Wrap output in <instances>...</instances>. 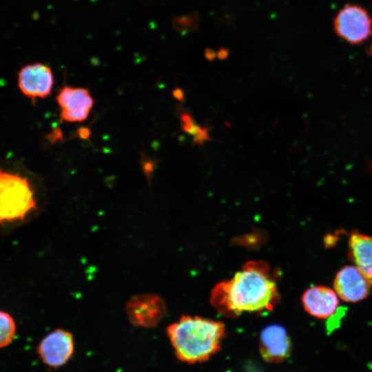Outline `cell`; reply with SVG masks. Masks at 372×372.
<instances>
[{"instance_id":"obj_1","label":"cell","mask_w":372,"mask_h":372,"mask_svg":"<svg viewBox=\"0 0 372 372\" xmlns=\"http://www.w3.org/2000/svg\"><path fill=\"white\" fill-rule=\"evenodd\" d=\"M278 300V288L267 265L250 261L228 280L219 282L211 296L212 305L223 315L271 309Z\"/></svg>"},{"instance_id":"obj_2","label":"cell","mask_w":372,"mask_h":372,"mask_svg":"<svg viewBox=\"0 0 372 372\" xmlns=\"http://www.w3.org/2000/svg\"><path fill=\"white\" fill-rule=\"evenodd\" d=\"M166 331L177 358L188 364L206 361L216 353L225 335L223 322L197 316H182Z\"/></svg>"},{"instance_id":"obj_3","label":"cell","mask_w":372,"mask_h":372,"mask_svg":"<svg viewBox=\"0 0 372 372\" xmlns=\"http://www.w3.org/2000/svg\"><path fill=\"white\" fill-rule=\"evenodd\" d=\"M39 209L36 180L19 165L0 163V229H14Z\"/></svg>"},{"instance_id":"obj_4","label":"cell","mask_w":372,"mask_h":372,"mask_svg":"<svg viewBox=\"0 0 372 372\" xmlns=\"http://www.w3.org/2000/svg\"><path fill=\"white\" fill-rule=\"evenodd\" d=\"M335 34L351 45H359L372 33V19L369 12L361 6L347 4L333 19Z\"/></svg>"},{"instance_id":"obj_5","label":"cell","mask_w":372,"mask_h":372,"mask_svg":"<svg viewBox=\"0 0 372 372\" xmlns=\"http://www.w3.org/2000/svg\"><path fill=\"white\" fill-rule=\"evenodd\" d=\"M167 306L159 295L153 293L134 296L125 305V313L134 326L154 328L165 316Z\"/></svg>"},{"instance_id":"obj_6","label":"cell","mask_w":372,"mask_h":372,"mask_svg":"<svg viewBox=\"0 0 372 372\" xmlns=\"http://www.w3.org/2000/svg\"><path fill=\"white\" fill-rule=\"evenodd\" d=\"M75 349L71 332L56 329L47 334L39 342L37 352L43 364L53 369L66 364L72 358Z\"/></svg>"},{"instance_id":"obj_7","label":"cell","mask_w":372,"mask_h":372,"mask_svg":"<svg viewBox=\"0 0 372 372\" xmlns=\"http://www.w3.org/2000/svg\"><path fill=\"white\" fill-rule=\"evenodd\" d=\"M333 285L340 299L346 302L356 303L369 296L372 280L366 277L357 267L345 265L336 273Z\"/></svg>"},{"instance_id":"obj_8","label":"cell","mask_w":372,"mask_h":372,"mask_svg":"<svg viewBox=\"0 0 372 372\" xmlns=\"http://www.w3.org/2000/svg\"><path fill=\"white\" fill-rule=\"evenodd\" d=\"M17 84L21 92L33 102L46 98L54 85L52 70L41 63L25 65L17 74Z\"/></svg>"},{"instance_id":"obj_9","label":"cell","mask_w":372,"mask_h":372,"mask_svg":"<svg viewBox=\"0 0 372 372\" xmlns=\"http://www.w3.org/2000/svg\"><path fill=\"white\" fill-rule=\"evenodd\" d=\"M61 107V118L68 122L85 121L92 109L94 101L87 89L63 87L56 96Z\"/></svg>"},{"instance_id":"obj_10","label":"cell","mask_w":372,"mask_h":372,"mask_svg":"<svg viewBox=\"0 0 372 372\" xmlns=\"http://www.w3.org/2000/svg\"><path fill=\"white\" fill-rule=\"evenodd\" d=\"M301 302L305 311L318 319H330L339 310L338 294L327 286L315 285L307 289Z\"/></svg>"},{"instance_id":"obj_11","label":"cell","mask_w":372,"mask_h":372,"mask_svg":"<svg viewBox=\"0 0 372 372\" xmlns=\"http://www.w3.org/2000/svg\"><path fill=\"white\" fill-rule=\"evenodd\" d=\"M260 350L262 358L277 363L289 357L291 342L285 329L277 324L265 327L260 336Z\"/></svg>"},{"instance_id":"obj_12","label":"cell","mask_w":372,"mask_h":372,"mask_svg":"<svg viewBox=\"0 0 372 372\" xmlns=\"http://www.w3.org/2000/svg\"><path fill=\"white\" fill-rule=\"evenodd\" d=\"M347 255L355 266L372 280V236L356 229L351 231Z\"/></svg>"},{"instance_id":"obj_13","label":"cell","mask_w":372,"mask_h":372,"mask_svg":"<svg viewBox=\"0 0 372 372\" xmlns=\"http://www.w3.org/2000/svg\"><path fill=\"white\" fill-rule=\"evenodd\" d=\"M16 333V323L12 316L0 310V349L8 346Z\"/></svg>"},{"instance_id":"obj_14","label":"cell","mask_w":372,"mask_h":372,"mask_svg":"<svg viewBox=\"0 0 372 372\" xmlns=\"http://www.w3.org/2000/svg\"><path fill=\"white\" fill-rule=\"evenodd\" d=\"M174 25L180 32L187 33L198 30L199 14L197 12L174 19Z\"/></svg>"},{"instance_id":"obj_15","label":"cell","mask_w":372,"mask_h":372,"mask_svg":"<svg viewBox=\"0 0 372 372\" xmlns=\"http://www.w3.org/2000/svg\"><path fill=\"white\" fill-rule=\"evenodd\" d=\"M180 118L181 121V127L183 131L194 136L199 130L200 127L195 123L193 118L189 113H183L180 115Z\"/></svg>"},{"instance_id":"obj_16","label":"cell","mask_w":372,"mask_h":372,"mask_svg":"<svg viewBox=\"0 0 372 372\" xmlns=\"http://www.w3.org/2000/svg\"><path fill=\"white\" fill-rule=\"evenodd\" d=\"M209 128L207 127H200L197 133L193 136L194 145H203L204 142L210 141Z\"/></svg>"},{"instance_id":"obj_17","label":"cell","mask_w":372,"mask_h":372,"mask_svg":"<svg viewBox=\"0 0 372 372\" xmlns=\"http://www.w3.org/2000/svg\"><path fill=\"white\" fill-rule=\"evenodd\" d=\"M154 167V163L150 159L145 160L143 162V169L145 172V174L147 178L151 176L152 172H153Z\"/></svg>"},{"instance_id":"obj_18","label":"cell","mask_w":372,"mask_h":372,"mask_svg":"<svg viewBox=\"0 0 372 372\" xmlns=\"http://www.w3.org/2000/svg\"><path fill=\"white\" fill-rule=\"evenodd\" d=\"M229 48H225V47H220L216 53V56L219 60L223 61V60L227 59L229 56Z\"/></svg>"},{"instance_id":"obj_19","label":"cell","mask_w":372,"mask_h":372,"mask_svg":"<svg viewBox=\"0 0 372 372\" xmlns=\"http://www.w3.org/2000/svg\"><path fill=\"white\" fill-rule=\"evenodd\" d=\"M204 56L208 61H213L215 60L216 56V52L209 48H206L204 50Z\"/></svg>"},{"instance_id":"obj_20","label":"cell","mask_w":372,"mask_h":372,"mask_svg":"<svg viewBox=\"0 0 372 372\" xmlns=\"http://www.w3.org/2000/svg\"><path fill=\"white\" fill-rule=\"evenodd\" d=\"M173 96L176 99L180 101H183L185 98L184 92L180 88H176L173 90Z\"/></svg>"},{"instance_id":"obj_21","label":"cell","mask_w":372,"mask_h":372,"mask_svg":"<svg viewBox=\"0 0 372 372\" xmlns=\"http://www.w3.org/2000/svg\"><path fill=\"white\" fill-rule=\"evenodd\" d=\"M79 135L81 138L87 139L90 135V131L88 128L82 127L79 130Z\"/></svg>"},{"instance_id":"obj_22","label":"cell","mask_w":372,"mask_h":372,"mask_svg":"<svg viewBox=\"0 0 372 372\" xmlns=\"http://www.w3.org/2000/svg\"><path fill=\"white\" fill-rule=\"evenodd\" d=\"M367 53H368L369 55L372 56V43H371L369 48H368V50H367Z\"/></svg>"}]
</instances>
